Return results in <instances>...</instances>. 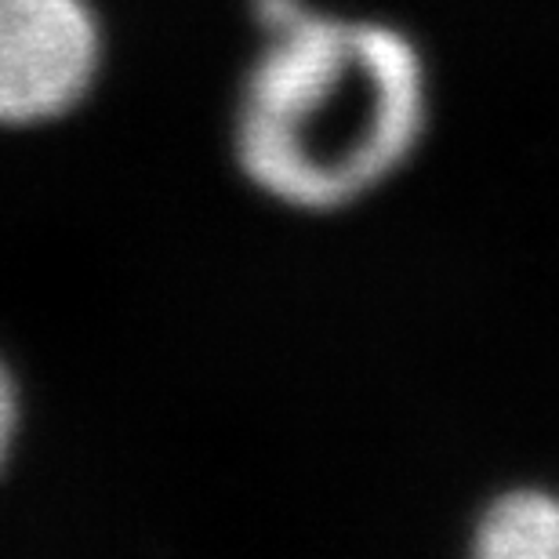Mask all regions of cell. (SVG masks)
<instances>
[{"label": "cell", "instance_id": "1", "mask_svg": "<svg viewBox=\"0 0 559 559\" xmlns=\"http://www.w3.org/2000/svg\"><path fill=\"white\" fill-rule=\"evenodd\" d=\"M265 37L237 106V160L298 211L349 207L418 150L429 87L418 48L382 22L254 0Z\"/></svg>", "mask_w": 559, "mask_h": 559}, {"label": "cell", "instance_id": "2", "mask_svg": "<svg viewBox=\"0 0 559 559\" xmlns=\"http://www.w3.org/2000/svg\"><path fill=\"white\" fill-rule=\"evenodd\" d=\"M98 66L103 29L87 0H0V128L66 117Z\"/></svg>", "mask_w": 559, "mask_h": 559}, {"label": "cell", "instance_id": "3", "mask_svg": "<svg viewBox=\"0 0 559 559\" xmlns=\"http://www.w3.org/2000/svg\"><path fill=\"white\" fill-rule=\"evenodd\" d=\"M476 552L487 559H559V498L542 490L498 498L476 527Z\"/></svg>", "mask_w": 559, "mask_h": 559}, {"label": "cell", "instance_id": "4", "mask_svg": "<svg viewBox=\"0 0 559 559\" xmlns=\"http://www.w3.org/2000/svg\"><path fill=\"white\" fill-rule=\"evenodd\" d=\"M15 432H19V393L4 360H0V473H4L8 454L15 447Z\"/></svg>", "mask_w": 559, "mask_h": 559}]
</instances>
